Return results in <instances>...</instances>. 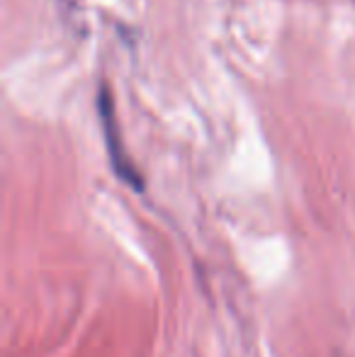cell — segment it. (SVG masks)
I'll return each mask as SVG.
<instances>
[{"label":"cell","mask_w":355,"mask_h":357,"mask_svg":"<svg viewBox=\"0 0 355 357\" xmlns=\"http://www.w3.org/2000/svg\"><path fill=\"white\" fill-rule=\"evenodd\" d=\"M100 114H103V124H105V134H107V146H109V153H112L114 160V170L119 173V178L127 180L132 188L142 190V180H139L137 170L127 163L122 153V144H119V137H114V117H112V105H109L107 93L103 90V98H100Z\"/></svg>","instance_id":"6da1fadb"}]
</instances>
